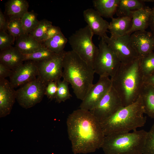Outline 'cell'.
<instances>
[{
	"mask_svg": "<svg viewBox=\"0 0 154 154\" xmlns=\"http://www.w3.org/2000/svg\"><path fill=\"white\" fill-rule=\"evenodd\" d=\"M66 124L74 154L93 153L101 148L105 135L100 121L90 111H74L68 115Z\"/></svg>",
	"mask_w": 154,
	"mask_h": 154,
	"instance_id": "cell-1",
	"label": "cell"
},
{
	"mask_svg": "<svg viewBox=\"0 0 154 154\" xmlns=\"http://www.w3.org/2000/svg\"><path fill=\"white\" fill-rule=\"evenodd\" d=\"M141 58L126 64L121 63L111 78L112 86L120 98L123 107L135 102L140 96L144 76L140 67Z\"/></svg>",
	"mask_w": 154,
	"mask_h": 154,
	"instance_id": "cell-2",
	"label": "cell"
},
{
	"mask_svg": "<svg viewBox=\"0 0 154 154\" xmlns=\"http://www.w3.org/2000/svg\"><path fill=\"white\" fill-rule=\"evenodd\" d=\"M62 77L70 84L76 98L82 101L93 84L94 69L72 50L65 51Z\"/></svg>",
	"mask_w": 154,
	"mask_h": 154,
	"instance_id": "cell-3",
	"label": "cell"
},
{
	"mask_svg": "<svg viewBox=\"0 0 154 154\" xmlns=\"http://www.w3.org/2000/svg\"><path fill=\"white\" fill-rule=\"evenodd\" d=\"M140 96L134 103L123 107L100 122L105 136L115 133L129 132L144 125L146 117Z\"/></svg>",
	"mask_w": 154,
	"mask_h": 154,
	"instance_id": "cell-4",
	"label": "cell"
},
{
	"mask_svg": "<svg viewBox=\"0 0 154 154\" xmlns=\"http://www.w3.org/2000/svg\"><path fill=\"white\" fill-rule=\"evenodd\" d=\"M147 132L112 133L105 136L101 148L105 154H143Z\"/></svg>",
	"mask_w": 154,
	"mask_h": 154,
	"instance_id": "cell-5",
	"label": "cell"
},
{
	"mask_svg": "<svg viewBox=\"0 0 154 154\" xmlns=\"http://www.w3.org/2000/svg\"><path fill=\"white\" fill-rule=\"evenodd\" d=\"M94 35L87 25L76 31L68 39L72 50L93 69L99 50L93 42Z\"/></svg>",
	"mask_w": 154,
	"mask_h": 154,
	"instance_id": "cell-6",
	"label": "cell"
},
{
	"mask_svg": "<svg viewBox=\"0 0 154 154\" xmlns=\"http://www.w3.org/2000/svg\"><path fill=\"white\" fill-rule=\"evenodd\" d=\"M98 44V52L96 58L94 69L100 77L113 76L121 62L103 38Z\"/></svg>",
	"mask_w": 154,
	"mask_h": 154,
	"instance_id": "cell-7",
	"label": "cell"
},
{
	"mask_svg": "<svg viewBox=\"0 0 154 154\" xmlns=\"http://www.w3.org/2000/svg\"><path fill=\"white\" fill-rule=\"evenodd\" d=\"M47 83L37 77L20 87L16 90V99L19 104L27 109L40 102L45 95Z\"/></svg>",
	"mask_w": 154,
	"mask_h": 154,
	"instance_id": "cell-8",
	"label": "cell"
},
{
	"mask_svg": "<svg viewBox=\"0 0 154 154\" xmlns=\"http://www.w3.org/2000/svg\"><path fill=\"white\" fill-rule=\"evenodd\" d=\"M65 52L64 50L46 59L35 62L38 71L37 77L47 83L60 80L62 76L63 62Z\"/></svg>",
	"mask_w": 154,
	"mask_h": 154,
	"instance_id": "cell-9",
	"label": "cell"
},
{
	"mask_svg": "<svg viewBox=\"0 0 154 154\" xmlns=\"http://www.w3.org/2000/svg\"><path fill=\"white\" fill-rule=\"evenodd\" d=\"M123 107L120 98L112 85L95 107L90 111L100 122Z\"/></svg>",
	"mask_w": 154,
	"mask_h": 154,
	"instance_id": "cell-10",
	"label": "cell"
},
{
	"mask_svg": "<svg viewBox=\"0 0 154 154\" xmlns=\"http://www.w3.org/2000/svg\"><path fill=\"white\" fill-rule=\"evenodd\" d=\"M103 38L121 63L130 62L139 57L132 44L130 35H127L116 39L108 36Z\"/></svg>",
	"mask_w": 154,
	"mask_h": 154,
	"instance_id": "cell-11",
	"label": "cell"
},
{
	"mask_svg": "<svg viewBox=\"0 0 154 154\" xmlns=\"http://www.w3.org/2000/svg\"><path fill=\"white\" fill-rule=\"evenodd\" d=\"M111 78L108 77H100L98 82L93 84L84 99L79 108L90 111L93 109L112 86Z\"/></svg>",
	"mask_w": 154,
	"mask_h": 154,
	"instance_id": "cell-12",
	"label": "cell"
},
{
	"mask_svg": "<svg viewBox=\"0 0 154 154\" xmlns=\"http://www.w3.org/2000/svg\"><path fill=\"white\" fill-rule=\"evenodd\" d=\"M38 75L36 62L32 60L27 61L12 70L9 77L10 82L14 88H16L34 80Z\"/></svg>",
	"mask_w": 154,
	"mask_h": 154,
	"instance_id": "cell-13",
	"label": "cell"
},
{
	"mask_svg": "<svg viewBox=\"0 0 154 154\" xmlns=\"http://www.w3.org/2000/svg\"><path fill=\"white\" fill-rule=\"evenodd\" d=\"M130 37L139 57L143 58L154 50V35L151 32L137 31L131 34Z\"/></svg>",
	"mask_w": 154,
	"mask_h": 154,
	"instance_id": "cell-14",
	"label": "cell"
},
{
	"mask_svg": "<svg viewBox=\"0 0 154 154\" xmlns=\"http://www.w3.org/2000/svg\"><path fill=\"white\" fill-rule=\"evenodd\" d=\"M16 91L10 81L0 79V117L9 114L16 100Z\"/></svg>",
	"mask_w": 154,
	"mask_h": 154,
	"instance_id": "cell-15",
	"label": "cell"
},
{
	"mask_svg": "<svg viewBox=\"0 0 154 154\" xmlns=\"http://www.w3.org/2000/svg\"><path fill=\"white\" fill-rule=\"evenodd\" d=\"M84 20L93 34L101 38L107 36L109 23L104 19L95 9L88 8L83 12Z\"/></svg>",
	"mask_w": 154,
	"mask_h": 154,
	"instance_id": "cell-16",
	"label": "cell"
},
{
	"mask_svg": "<svg viewBox=\"0 0 154 154\" xmlns=\"http://www.w3.org/2000/svg\"><path fill=\"white\" fill-rule=\"evenodd\" d=\"M151 9L145 6L143 7L131 12L132 25L127 35H131L134 32L145 31L149 26Z\"/></svg>",
	"mask_w": 154,
	"mask_h": 154,
	"instance_id": "cell-17",
	"label": "cell"
},
{
	"mask_svg": "<svg viewBox=\"0 0 154 154\" xmlns=\"http://www.w3.org/2000/svg\"><path fill=\"white\" fill-rule=\"evenodd\" d=\"M111 19L108 28L111 38L116 39L127 35L132 25L131 16L113 17Z\"/></svg>",
	"mask_w": 154,
	"mask_h": 154,
	"instance_id": "cell-18",
	"label": "cell"
},
{
	"mask_svg": "<svg viewBox=\"0 0 154 154\" xmlns=\"http://www.w3.org/2000/svg\"><path fill=\"white\" fill-rule=\"evenodd\" d=\"M23 61L22 54L15 46L0 51V63L12 70L22 65Z\"/></svg>",
	"mask_w": 154,
	"mask_h": 154,
	"instance_id": "cell-19",
	"label": "cell"
},
{
	"mask_svg": "<svg viewBox=\"0 0 154 154\" xmlns=\"http://www.w3.org/2000/svg\"><path fill=\"white\" fill-rule=\"evenodd\" d=\"M28 2L26 0H9L5 4V13L9 20L21 19L28 11Z\"/></svg>",
	"mask_w": 154,
	"mask_h": 154,
	"instance_id": "cell-20",
	"label": "cell"
},
{
	"mask_svg": "<svg viewBox=\"0 0 154 154\" xmlns=\"http://www.w3.org/2000/svg\"><path fill=\"white\" fill-rule=\"evenodd\" d=\"M15 40V47L23 54L31 53L45 47L30 34H25Z\"/></svg>",
	"mask_w": 154,
	"mask_h": 154,
	"instance_id": "cell-21",
	"label": "cell"
},
{
	"mask_svg": "<svg viewBox=\"0 0 154 154\" xmlns=\"http://www.w3.org/2000/svg\"><path fill=\"white\" fill-rule=\"evenodd\" d=\"M120 0H94V9L102 17L112 18L116 13Z\"/></svg>",
	"mask_w": 154,
	"mask_h": 154,
	"instance_id": "cell-22",
	"label": "cell"
},
{
	"mask_svg": "<svg viewBox=\"0 0 154 154\" xmlns=\"http://www.w3.org/2000/svg\"><path fill=\"white\" fill-rule=\"evenodd\" d=\"M140 96L145 114L154 119V86L144 82Z\"/></svg>",
	"mask_w": 154,
	"mask_h": 154,
	"instance_id": "cell-23",
	"label": "cell"
},
{
	"mask_svg": "<svg viewBox=\"0 0 154 154\" xmlns=\"http://www.w3.org/2000/svg\"><path fill=\"white\" fill-rule=\"evenodd\" d=\"M143 0H120L116 14L118 17L131 16V12L145 5Z\"/></svg>",
	"mask_w": 154,
	"mask_h": 154,
	"instance_id": "cell-24",
	"label": "cell"
},
{
	"mask_svg": "<svg viewBox=\"0 0 154 154\" xmlns=\"http://www.w3.org/2000/svg\"><path fill=\"white\" fill-rule=\"evenodd\" d=\"M68 40L62 32L44 41L42 44L50 51L56 54L63 52Z\"/></svg>",
	"mask_w": 154,
	"mask_h": 154,
	"instance_id": "cell-25",
	"label": "cell"
},
{
	"mask_svg": "<svg viewBox=\"0 0 154 154\" xmlns=\"http://www.w3.org/2000/svg\"><path fill=\"white\" fill-rule=\"evenodd\" d=\"M37 15L33 11H28L21 19L25 34H30L38 25L39 21L37 19Z\"/></svg>",
	"mask_w": 154,
	"mask_h": 154,
	"instance_id": "cell-26",
	"label": "cell"
},
{
	"mask_svg": "<svg viewBox=\"0 0 154 154\" xmlns=\"http://www.w3.org/2000/svg\"><path fill=\"white\" fill-rule=\"evenodd\" d=\"M52 25V22L46 19L42 20L39 21L36 27L29 34L42 44L45 40L48 28Z\"/></svg>",
	"mask_w": 154,
	"mask_h": 154,
	"instance_id": "cell-27",
	"label": "cell"
},
{
	"mask_svg": "<svg viewBox=\"0 0 154 154\" xmlns=\"http://www.w3.org/2000/svg\"><path fill=\"white\" fill-rule=\"evenodd\" d=\"M55 54L44 47L31 53L22 54L23 61L32 60L38 62L50 58Z\"/></svg>",
	"mask_w": 154,
	"mask_h": 154,
	"instance_id": "cell-28",
	"label": "cell"
},
{
	"mask_svg": "<svg viewBox=\"0 0 154 154\" xmlns=\"http://www.w3.org/2000/svg\"><path fill=\"white\" fill-rule=\"evenodd\" d=\"M57 90L55 99L56 102L60 103L69 99L72 95L69 92V84L67 82L60 80L57 81Z\"/></svg>",
	"mask_w": 154,
	"mask_h": 154,
	"instance_id": "cell-29",
	"label": "cell"
},
{
	"mask_svg": "<svg viewBox=\"0 0 154 154\" xmlns=\"http://www.w3.org/2000/svg\"><path fill=\"white\" fill-rule=\"evenodd\" d=\"M141 58V69L144 77H145L154 71V52Z\"/></svg>",
	"mask_w": 154,
	"mask_h": 154,
	"instance_id": "cell-30",
	"label": "cell"
},
{
	"mask_svg": "<svg viewBox=\"0 0 154 154\" xmlns=\"http://www.w3.org/2000/svg\"><path fill=\"white\" fill-rule=\"evenodd\" d=\"M7 31L15 39L25 34L21 19L9 20L7 23Z\"/></svg>",
	"mask_w": 154,
	"mask_h": 154,
	"instance_id": "cell-31",
	"label": "cell"
},
{
	"mask_svg": "<svg viewBox=\"0 0 154 154\" xmlns=\"http://www.w3.org/2000/svg\"><path fill=\"white\" fill-rule=\"evenodd\" d=\"M143 154H154V123L147 132Z\"/></svg>",
	"mask_w": 154,
	"mask_h": 154,
	"instance_id": "cell-32",
	"label": "cell"
},
{
	"mask_svg": "<svg viewBox=\"0 0 154 154\" xmlns=\"http://www.w3.org/2000/svg\"><path fill=\"white\" fill-rule=\"evenodd\" d=\"M15 39V37L7 32L0 31V51L12 46Z\"/></svg>",
	"mask_w": 154,
	"mask_h": 154,
	"instance_id": "cell-33",
	"label": "cell"
},
{
	"mask_svg": "<svg viewBox=\"0 0 154 154\" xmlns=\"http://www.w3.org/2000/svg\"><path fill=\"white\" fill-rule=\"evenodd\" d=\"M57 90V81H50L47 83L45 95L50 100L55 98Z\"/></svg>",
	"mask_w": 154,
	"mask_h": 154,
	"instance_id": "cell-34",
	"label": "cell"
},
{
	"mask_svg": "<svg viewBox=\"0 0 154 154\" xmlns=\"http://www.w3.org/2000/svg\"><path fill=\"white\" fill-rule=\"evenodd\" d=\"M61 32V29L59 27L51 25L48 29L44 41L54 37Z\"/></svg>",
	"mask_w": 154,
	"mask_h": 154,
	"instance_id": "cell-35",
	"label": "cell"
},
{
	"mask_svg": "<svg viewBox=\"0 0 154 154\" xmlns=\"http://www.w3.org/2000/svg\"><path fill=\"white\" fill-rule=\"evenodd\" d=\"M12 70L0 63V79H4L10 77L12 73Z\"/></svg>",
	"mask_w": 154,
	"mask_h": 154,
	"instance_id": "cell-36",
	"label": "cell"
},
{
	"mask_svg": "<svg viewBox=\"0 0 154 154\" xmlns=\"http://www.w3.org/2000/svg\"><path fill=\"white\" fill-rule=\"evenodd\" d=\"M8 21H6L4 15L1 9L0 10V31H7Z\"/></svg>",
	"mask_w": 154,
	"mask_h": 154,
	"instance_id": "cell-37",
	"label": "cell"
},
{
	"mask_svg": "<svg viewBox=\"0 0 154 154\" xmlns=\"http://www.w3.org/2000/svg\"><path fill=\"white\" fill-rule=\"evenodd\" d=\"M144 82L154 86V71L149 75L144 77Z\"/></svg>",
	"mask_w": 154,
	"mask_h": 154,
	"instance_id": "cell-38",
	"label": "cell"
},
{
	"mask_svg": "<svg viewBox=\"0 0 154 154\" xmlns=\"http://www.w3.org/2000/svg\"><path fill=\"white\" fill-rule=\"evenodd\" d=\"M153 1L154 2V0H153ZM149 26L150 27L153 33L154 34V7L151 9L149 19Z\"/></svg>",
	"mask_w": 154,
	"mask_h": 154,
	"instance_id": "cell-39",
	"label": "cell"
}]
</instances>
